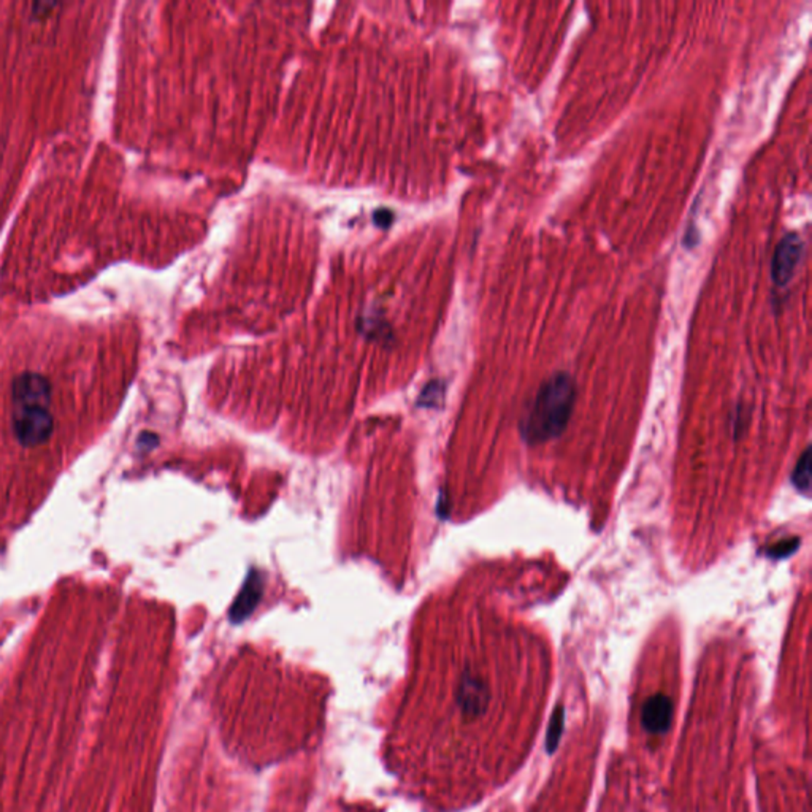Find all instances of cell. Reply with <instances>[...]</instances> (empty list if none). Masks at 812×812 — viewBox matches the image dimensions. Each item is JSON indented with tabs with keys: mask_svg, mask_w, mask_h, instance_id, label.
I'll return each instance as SVG.
<instances>
[{
	"mask_svg": "<svg viewBox=\"0 0 812 812\" xmlns=\"http://www.w3.org/2000/svg\"><path fill=\"white\" fill-rule=\"evenodd\" d=\"M83 394H64L37 370L13 375L0 392V511L13 509V487L25 489L29 472L53 473L65 459L83 424Z\"/></svg>",
	"mask_w": 812,
	"mask_h": 812,
	"instance_id": "cell-1",
	"label": "cell"
},
{
	"mask_svg": "<svg viewBox=\"0 0 812 812\" xmlns=\"http://www.w3.org/2000/svg\"><path fill=\"white\" fill-rule=\"evenodd\" d=\"M575 400L576 385L568 373H556L546 379L522 421L524 438L532 445L558 438L568 426Z\"/></svg>",
	"mask_w": 812,
	"mask_h": 812,
	"instance_id": "cell-2",
	"label": "cell"
},
{
	"mask_svg": "<svg viewBox=\"0 0 812 812\" xmlns=\"http://www.w3.org/2000/svg\"><path fill=\"white\" fill-rule=\"evenodd\" d=\"M805 255V243L801 236L790 232L777 243L771 261V276L776 286L786 287L798 270Z\"/></svg>",
	"mask_w": 812,
	"mask_h": 812,
	"instance_id": "cell-3",
	"label": "cell"
},
{
	"mask_svg": "<svg viewBox=\"0 0 812 812\" xmlns=\"http://www.w3.org/2000/svg\"><path fill=\"white\" fill-rule=\"evenodd\" d=\"M456 698L466 719H477L489 707V686L472 671H466L460 679Z\"/></svg>",
	"mask_w": 812,
	"mask_h": 812,
	"instance_id": "cell-4",
	"label": "cell"
},
{
	"mask_svg": "<svg viewBox=\"0 0 812 812\" xmlns=\"http://www.w3.org/2000/svg\"><path fill=\"white\" fill-rule=\"evenodd\" d=\"M673 719V701L667 695L656 694L646 700L641 713V724L652 735L665 733Z\"/></svg>",
	"mask_w": 812,
	"mask_h": 812,
	"instance_id": "cell-5",
	"label": "cell"
},
{
	"mask_svg": "<svg viewBox=\"0 0 812 812\" xmlns=\"http://www.w3.org/2000/svg\"><path fill=\"white\" fill-rule=\"evenodd\" d=\"M262 589H264V577L261 576V573L251 571L229 611L230 620L234 624H240L243 620L248 619L261 600Z\"/></svg>",
	"mask_w": 812,
	"mask_h": 812,
	"instance_id": "cell-6",
	"label": "cell"
},
{
	"mask_svg": "<svg viewBox=\"0 0 812 812\" xmlns=\"http://www.w3.org/2000/svg\"><path fill=\"white\" fill-rule=\"evenodd\" d=\"M792 479L800 492L807 494L811 489V451H809V447L803 453L798 464L795 466Z\"/></svg>",
	"mask_w": 812,
	"mask_h": 812,
	"instance_id": "cell-7",
	"label": "cell"
},
{
	"mask_svg": "<svg viewBox=\"0 0 812 812\" xmlns=\"http://www.w3.org/2000/svg\"><path fill=\"white\" fill-rule=\"evenodd\" d=\"M798 546H800V541H798V538H792V540L781 541V543H777V545L773 546V547H769V556L776 558L787 557L788 554H792V552L797 551V547H798Z\"/></svg>",
	"mask_w": 812,
	"mask_h": 812,
	"instance_id": "cell-8",
	"label": "cell"
}]
</instances>
